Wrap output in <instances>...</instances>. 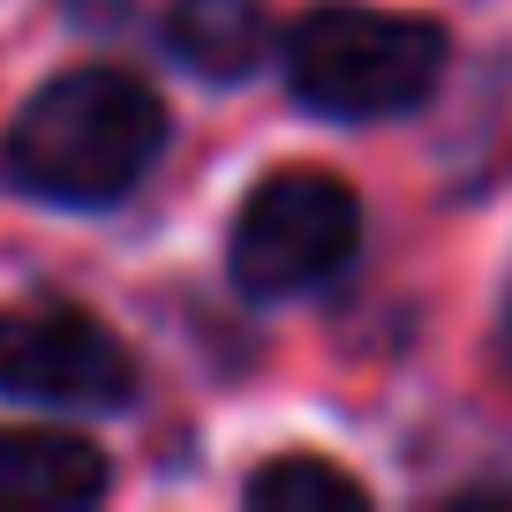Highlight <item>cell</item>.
<instances>
[{
  "mask_svg": "<svg viewBox=\"0 0 512 512\" xmlns=\"http://www.w3.org/2000/svg\"><path fill=\"white\" fill-rule=\"evenodd\" d=\"M0 392L38 407H121L136 392V362L83 309L23 302L0 309Z\"/></svg>",
  "mask_w": 512,
  "mask_h": 512,
  "instance_id": "277c9868",
  "label": "cell"
},
{
  "mask_svg": "<svg viewBox=\"0 0 512 512\" xmlns=\"http://www.w3.org/2000/svg\"><path fill=\"white\" fill-rule=\"evenodd\" d=\"M166 46H174L181 68L234 83L272 53V23H264L256 0H174L166 8Z\"/></svg>",
  "mask_w": 512,
  "mask_h": 512,
  "instance_id": "8992f818",
  "label": "cell"
},
{
  "mask_svg": "<svg viewBox=\"0 0 512 512\" xmlns=\"http://www.w3.org/2000/svg\"><path fill=\"white\" fill-rule=\"evenodd\" d=\"M362 482L347 475V467L317 460V452H287V460L256 467L249 475V505L256 512H354L362 505Z\"/></svg>",
  "mask_w": 512,
  "mask_h": 512,
  "instance_id": "52a82bcc",
  "label": "cell"
},
{
  "mask_svg": "<svg viewBox=\"0 0 512 512\" xmlns=\"http://www.w3.org/2000/svg\"><path fill=\"white\" fill-rule=\"evenodd\" d=\"M362 241V204L339 174L317 166H287V174L256 181L249 204L234 211V241L226 264L249 294H302L332 279Z\"/></svg>",
  "mask_w": 512,
  "mask_h": 512,
  "instance_id": "3957f363",
  "label": "cell"
},
{
  "mask_svg": "<svg viewBox=\"0 0 512 512\" xmlns=\"http://www.w3.org/2000/svg\"><path fill=\"white\" fill-rule=\"evenodd\" d=\"M166 144V106L121 68L53 76L8 128V174L46 204H113L151 174Z\"/></svg>",
  "mask_w": 512,
  "mask_h": 512,
  "instance_id": "6da1fadb",
  "label": "cell"
},
{
  "mask_svg": "<svg viewBox=\"0 0 512 512\" xmlns=\"http://www.w3.org/2000/svg\"><path fill=\"white\" fill-rule=\"evenodd\" d=\"M445 23L392 16V8H317L287 38V83L309 113L332 121H377L430 98L445 76Z\"/></svg>",
  "mask_w": 512,
  "mask_h": 512,
  "instance_id": "7a4b0ae2",
  "label": "cell"
},
{
  "mask_svg": "<svg viewBox=\"0 0 512 512\" xmlns=\"http://www.w3.org/2000/svg\"><path fill=\"white\" fill-rule=\"evenodd\" d=\"M106 497V452L76 430H0V512H76Z\"/></svg>",
  "mask_w": 512,
  "mask_h": 512,
  "instance_id": "5b68a950",
  "label": "cell"
}]
</instances>
